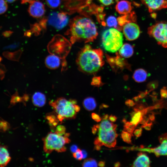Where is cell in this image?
I'll use <instances>...</instances> for the list:
<instances>
[{"label": "cell", "instance_id": "obj_1", "mask_svg": "<svg viewBox=\"0 0 167 167\" xmlns=\"http://www.w3.org/2000/svg\"><path fill=\"white\" fill-rule=\"evenodd\" d=\"M69 28L66 32L72 44L76 42L87 43L92 41L98 35L94 23L90 19L84 16L75 17L70 21Z\"/></svg>", "mask_w": 167, "mask_h": 167}, {"label": "cell", "instance_id": "obj_2", "mask_svg": "<svg viewBox=\"0 0 167 167\" xmlns=\"http://www.w3.org/2000/svg\"><path fill=\"white\" fill-rule=\"evenodd\" d=\"M103 52L100 49H93L87 44L81 49L76 59L78 69L87 74L97 72L104 64Z\"/></svg>", "mask_w": 167, "mask_h": 167}, {"label": "cell", "instance_id": "obj_3", "mask_svg": "<svg viewBox=\"0 0 167 167\" xmlns=\"http://www.w3.org/2000/svg\"><path fill=\"white\" fill-rule=\"evenodd\" d=\"M76 104L75 100H67L62 97L49 102V104L57 114V118L61 122L64 119L75 118L77 112L80 110V107Z\"/></svg>", "mask_w": 167, "mask_h": 167}, {"label": "cell", "instance_id": "obj_4", "mask_svg": "<svg viewBox=\"0 0 167 167\" xmlns=\"http://www.w3.org/2000/svg\"><path fill=\"white\" fill-rule=\"evenodd\" d=\"M69 135V133L61 135L55 132L49 133L42 139L44 151L47 154L54 151L58 152H65L66 148L65 145L71 141L68 138Z\"/></svg>", "mask_w": 167, "mask_h": 167}, {"label": "cell", "instance_id": "obj_5", "mask_svg": "<svg viewBox=\"0 0 167 167\" xmlns=\"http://www.w3.org/2000/svg\"><path fill=\"white\" fill-rule=\"evenodd\" d=\"M101 40L104 49L109 52L114 53L118 50L122 46L123 35L117 29L111 28L103 32Z\"/></svg>", "mask_w": 167, "mask_h": 167}, {"label": "cell", "instance_id": "obj_6", "mask_svg": "<svg viewBox=\"0 0 167 167\" xmlns=\"http://www.w3.org/2000/svg\"><path fill=\"white\" fill-rule=\"evenodd\" d=\"M148 33L159 45L167 48V23L161 22L155 24L148 28Z\"/></svg>", "mask_w": 167, "mask_h": 167}, {"label": "cell", "instance_id": "obj_7", "mask_svg": "<svg viewBox=\"0 0 167 167\" xmlns=\"http://www.w3.org/2000/svg\"><path fill=\"white\" fill-rule=\"evenodd\" d=\"M116 128L109 130L98 129V136L97 138L102 145L109 148L114 147L115 146L118 136Z\"/></svg>", "mask_w": 167, "mask_h": 167}, {"label": "cell", "instance_id": "obj_8", "mask_svg": "<svg viewBox=\"0 0 167 167\" xmlns=\"http://www.w3.org/2000/svg\"><path fill=\"white\" fill-rule=\"evenodd\" d=\"M159 139L161 144L156 148H137L136 150L154 153L157 157L163 155L167 156V133L161 135L159 138Z\"/></svg>", "mask_w": 167, "mask_h": 167}, {"label": "cell", "instance_id": "obj_9", "mask_svg": "<svg viewBox=\"0 0 167 167\" xmlns=\"http://www.w3.org/2000/svg\"><path fill=\"white\" fill-rule=\"evenodd\" d=\"M66 14L62 12L52 13L49 17V23L58 29L63 28L68 22V18Z\"/></svg>", "mask_w": 167, "mask_h": 167}, {"label": "cell", "instance_id": "obj_10", "mask_svg": "<svg viewBox=\"0 0 167 167\" xmlns=\"http://www.w3.org/2000/svg\"><path fill=\"white\" fill-rule=\"evenodd\" d=\"M123 32L126 39L129 41H133L139 36L140 30L139 26L134 22L128 23L123 27Z\"/></svg>", "mask_w": 167, "mask_h": 167}, {"label": "cell", "instance_id": "obj_11", "mask_svg": "<svg viewBox=\"0 0 167 167\" xmlns=\"http://www.w3.org/2000/svg\"><path fill=\"white\" fill-rule=\"evenodd\" d=\"M28 11L30 15L33 17H41L45 12L44 5L38 1H33L30 3Z\"/></svg>", "mask_w": 167, "mask_h": 167}, {"label": "cell", "instance_id": "obj_12", "mask_svg": "<svg viewBox=\"0 0 167 167\" xmlns=\"http://www.w3.org/2000/svg\"><path fill=\"white\" fill-rule=\"evenodd\" d=\"M150 12L167 7L166 0H142Z\"/></svg>", "mask_w": 167, "mask_h": 167}, {"label": "cell", "instance_id": "obj_13", "mask_svg": "<svg viewBox=\"0 0 167 167\" xmlns=\"http://www.w3.org/2000/svg\"><path fill=\"white\" fill-rule=\"evenodd\" d=\"M115 9L120 14L124 15L129 13L132 9L131 2L126 0H120L117 2Z\"/></svg>", "mask_w": 167, "mask_h": 167}, {"label": "cell", "instance_id": "obj_14", "mask_svg": "<svg viewBox=\"0 0 167 167\" xmlns=\"http://www.w3.org/2000/svg\"><path fill=\"white\" fill-rule=\"evenodd\" d=\"M60 58L54 54L48 56L45 58L46 66L50 69H55L59 67L61 63Z\"/></svg>", "mask_w": 167, "mask_h": 167}, {"label": "cell", "instance_id": "obj_15", "mask_svg": "<svg viewBox=\"0 0 167 167\" xmlns=\"http://www.w3.org/2000/svg\"><path fill=\"white\" fill-rule=\"evenodd\" d=\"M138 156L134 161L133 166L134 167H149L150 160L148 156L142 152L138 154Z\"/></svg>", "mask_w": 167, "mask_h": 167}, {"label": "cell", "instance_id": "obj_16", "mask_svg": "<svg viewBox=\"0 0 167 167\" xmlns=\"http://www.w3.org/2000/svg\"><path fill=\"white\" fill-rule=\"evenodd\" d=\"M32 100L33 105L39 107L44 106L46 102L45 95L40 92H35L32 96Z\"/></svg>", "mask_w": 167, "mask_h": 167}, {"label": "cell", "instance_id": "obj_17", "mask_svg": "<svg viewBox=\"0 0 167 167\" xmlns=\"http://www.w3.org/2000/svg\"><path fill=\"white\" fill-rule=\"evenodd\" d=\"M11 159V157L6 148L4 146H0V166H6Z\"/></svg>", "mask_w": 167, "mask_h": 167}, {"label": "cell", "instance_id": "obj_18", "mask_svg": "<svg viewBox=\"0 0 167 167\" xmlns=\"http://www.w3.org/2000/svg\"><path fill=\"white\" fill-rule=\"evenodd\" d=\"M117 19L118 24L120 27H121L128 23L134 22L136 20V18L135 13L132 12L120 16Z\"/></svg>", "mask_w": 167, "mask_h": 167}, {"label": "cell", "instance_id": "obj_19", "mask_svg": "<svg viewBox=\"0 0 167 167\" xmlns=\"http://www.w3.org/2000/svg\"><path fill=\"white\" fill-rule=\"evenodd\" d=\"M148 76L147 71L145 70L139 68L136 70L133 75L134 80L138 83H142L145 81Z\"/></svg>", "mask_w": 167, "mask_h": 167}, {"label": "cell", "instance_id": "obj_20", "mask_svg": "<svg viewBox=\"0 0 167 167\" xmlns=\"http://www.w3.org/2000/svg\"><path fill=\"white\" fill-rule=\"evenodd\" d=\"M144 115L142 110H139L137 108L134 109V112L131 115L132 118L131 122L136 126L143 120Z\"/></svg>", "mask_w": 167, "mask_h": 167}, {"label": "cell", "instance_id": "obj_21", "mask_svg": "<svg viewBox=\"0 0 167 167\" xmlns=\"http://www.w3.org/2000/svg\"><path fill=\"white\" fill-rule=\"evenodd\" d=\"M119 53L120 55L124 58H129L133 54V48L131 45L129 44H125L120 48Z\"/></svg>", "mask_w": 167, "mask_h": 167}, {"label": "cell", "instance_id": "obj_22", "mask_svg": "<svg viewBox=\"0 0 167 167\" xmlns=\"http://www.w3.org/2000/svg\"><path fill=\"white\" fill-rule=\"evenodd\" d=\"M83 105L86 109L90 111L93 110L96 108V103L93 98L88 97L84 100Z\"/></svg>", "mask_w": 167, "mask_h": 167}, {"label": "cell", "instance_id": "obj_23", "mask_svg": "<svg viewBox=\"0 0 167 167\" xmlns=\"http://www.w3.org/2000/svg\"><path fill=\"white\" fill-rule=\"evenodd\" d=\"M21 53V50H19L14 52L6 51L3 53L2 55L4 57L9 60L18 61L20 58Z\"/></svg>", "mask_w": 167, "mask_h": 167}, {"label": "cell", "instance_id": "obj_24", "mask_svg": "<svg viewBox=\"0 0 167 167\" xmlns=\"http://www.w3.org/2000/svg\"><path fill=\"white\" fill-rule=\"evenodd\" d=\"M39 23L35 24L32 26V28L30 30V32H32L35 34L39 33V32L42 29L45 28V24L46 20V19H43Z\"/></svg>", "mask_w": 167, "mask_h": 167}, {"label": "cell", "instance_id": "obj_25", "mask_svg": "<svg viewBox=\"0 0 167 167\" xmlns=\"http://www.w3.org/2000/svg\"><path fill=\"white\" fill-rule=\"evenodd\" d=\"M117 126L109 122L107 119H103L99 125L98 129L104 130H109L116 128Z\"/></svg>", "mask_w": 167, "mask_h": 167}, {"label": "cell", "instance_id": "obj_26", "mask_svg": "<svg viewBox=\"0 0 167 167\" xmlns=\"http://www.w3.org/2000/svg\"><path fill=\"white\" fill-rule=\"evenodd\" d=\"M106 24L108 27L118 28L117 19L114 16H110L107 18L106 20Z\"/></svg>", "mask_w": 167, "mask_h": 167}, {"label": "cell", "instance_id": "obj_27", "mask_svg": "<svg viewBox=\"0 0 167 167\" xmlns=\"http://www.w3.org/2000/svg\"><path fill=\"white\" fill-rule=\"evenodd\" d=\"M136 126L131 122H126L124 125V131L129 132L133 135V132Z\"/></svg>", "mask_w": 167, "mask_h": 167}, {"label": "cell", "instance_id": "obj_28", "mask_svg": "<svg viewBox=\"0 0 167 167\" xmlns=\"http://www.w3.org/2000/svg\"><path fill=\"white\" fill-rule=\"evenodd\" d=\"M83 167H97L96 161L92 158H88L85 160L82 164Z\"/></svg>", "mask_w": 167, "mask_h": 167}, {"label": "cell", "instance_id": "obj_29", "mask_svg": "<svg viewBox=\"0 0 167 167\" xmlns=\"http://www.w3.org/2000/svg\"><path fill=\"white\" fill-rule=\"evenodd\" d=\"M46 4L49 7L54 9L57 7L60 4V0H46Z\"/></svg>", "mask_w": 167, "mask_h": 167}, {"label": "cell", "instance_id": "obj_30", "mask_svg": "<svg viewBox=\"0 0 167 167\" xmlns=\"http://www.w3.org/2000/svg\"><path fill=\"white\" fill-rule=\"evenodd\" d=\"M121 136L124 142L128 143H131V133L123 131L121 133Z\"/></svg>", "mask_w": 167, "mask_h": 167}, {"label": "cell", "instance_id": "obj_31", "mask_svg": "<svg viewBox=\"0 0 167 167\" xmlns=\"http://www.w3.org/2000/svg\"><path fill=\"white\" fill-rule=\"evenodd\" d=\"M7 9V5L4 0H0V14L5 13Z\"/></svg>", "mask_w": 167, "mask_h": 167}, {"label": "cell", "instance_id": "obj_32", "mask_svg": "<svg viewBox=\"0 0 167 167\" xmlns=\"http://www.w3.org/2000/svg\"><path fill=\"white\" fill-rule=\"evenodd\" d=\"M73 157L77 160H81L83 159L82 151L79 149L78 148L75 152L73 153Z\"/></svg>", "mask_w": 167, "mask_h": 167}, {"label": "cell", "instance_id": "obj_33", "mask_svg": "<svg viewBox=\"0 0 167 167\" xmlns=\"http://www.w3.org/2000/svg\"><path fill=\"white\" fill-rule=\"evenodd\" d=\"M66 129L65 127L62 125H59L56 128L55 132L58 134L63 135L66 134Z\"/></svg>", "mask_w": 167, "mask_h": 167}, {"label": "cell", "instance_id": "obj_34", "mask_svg": "<svg viewBox=\"0 0 167 167\" xmlns=\"http://www.w3.org/2000/svg\"><path fill=\"white\" fill-rule=\"evenodd\" d=\"M21 98L18 95L17 92L15 93L11 96V104H15L16 103L20 101Z\"/></svg>", "mask_w": 167, "mask_h": 167}, {"label": "cell", "instance_id": "obj_35", "mask_svg": "<svg viewBox=\"0 0 167 167\" xmlns=\"http://www.w3.org/2000/svg\"><path fill=\"white\" fill-rule=\"evenodd\" d=\"M142 130L141 128L135 130L133 133L136 137H139L142 134Z\"/></svg>", "mask_w": 167, "mask_h": 167}, {"label": "cell", "instance_id": "obj_36", "mask_svg": "<svg viewBox=\"0 0 167 167\" xmlns=\"http://www.w3.org/2000/svg\"><path fill=\"white\" fill-rule=\"evenodd\" d=\"M92 117L93 120L97 122H100L101 120V118L100 116L95 113H92Z\"/></svg>", "mask_w": 167, "mask_h": 167}, {"label": "cell", "instance_id": "obj_37", "mask_svg": "<svg viewBox=\"0 0 167 167\" xmlns=\"http://www.w3.org/2000/svg\"><path fill=\"white\" fill-rule=\"evenodd\" d=\"M105 6H109L113 3V0H99Z\"/></svg>", "mask_w": 167, "mask_h": 167}, {"label": "cell", "instance_id": "obj_38", "mask_svg": "<svg viewBox=\"0 0 167 167\" xmlns=\"http://www.w3.org/2000/svg\"><path fill=\"white\" fill-rule=\"evenodd\" d=\"M160 94L162 98L167 97V90L165 88H162L160 92Z\"/></svg>", "mask_w": 167, "mask_h": 167}, {"label": "cell", "instance_id": "obj_39", "mask_svg": "<svg viewBox=\"0 0 167 167\" xmlns=\"http://www.w3.org/2000/svg\"><path fill=\"white\" fill-rule=\"evenodd\" d=\"M12 32L11 31H6L4 32L2 34L5 37H9L11 36L12 33Z\"/></svg>", "mask_w": 167, "mask_h": 167}, {"label": "cell", "instance_id": "obj_40", "mask_svg": "<svg viewBox=\"0 0 167 167\" xmlns=\"http://www.w3.org/2000/svg\"><path fill=\"white\" fill-rule=\"evenodd\" d=\"M125 103L127 105L130 106H133L135 105L134 102L131 100H127L126 101Z\"/></svg>", "mask_w": 167, "mask_h": 167}, {"label": "cell", "instance_id": "obj_41", "mask_svg": "<svg viewBox=\"0 0 167 167\" xmlns=\"http://www.w3.org/2000/svg\"><path fill=\"white\" fill-rule=\"evenodd\" d=\"M78 149L77 146L75 145H72L70 148V149L71 152L72 153L75 152Z\"/></svg>", "mask_w": 167, "mask_h": 167}, {"label": "cell", "instance_id": "obj_42", "mask_svg": "<svg viewBox=\"0 0 167 167\" xmlns=\"http://www.w3.org/2000/svg\"><path fill=\"white\" fill-rule=\"evenodd\" d=\"M109 119L110 121L112 122H115L117 119V118L115 116L111 115L109 117Z\"/></svg>", "mask_w": 167, "mask_h": 167}, {"label": "cell", "instance_id": "obj_43", "mask_svg": "<svg viewBox=\"0 0 167 167\" xmlns=\"http://www.w3.org/2000/svg\"><path fill=\"white\" fill-rule=\"evenodd\" d=\"M38 0H21V1L22 4H24L27 2L30 3L33 1Z\"/></svg>", "mask_w": 167, "mask_h": 167}, {"label": "cell", "instance_id": "obj_44", "mask_svg": "<svg viewBox=\"0 0 167 167\" xmlns=\"http://www.w3.org/2000/svg\"><path fill=\"white\" fill-rule=\"evenodd\" d=\"M97 131V128H96L95 126L92 128V133L95 135L96 132Z\"/></svg>", "mask_w": 167, "mask_h": 167}, {"label": "cell", "instance_id": "obj_45", "mask_svg": "<svg viewBox=\"0 0 167 167\" xmlns=\"http://www.w3.org/2000/svg\"><path fill=\"white\" fill-rule=\"evenodd\" d=\"M98 165L100 167H104L105 165V163L103 161H100L98 164Z\"/></svg>", "mask_w": 167, "mask_h": 167}, {"label": "cell", "instance_id": "obj_46", "mask_svg": "<svg viewBox=\"0 0 167 167\" xmlns=\"http://www.w3.org/2000/svg\"><path fill=\"white\" fill-rule=\"evenodd\" d=\"M82 151L83 155V159H84L87 156V152L85 150H83Z\"/></svg>", "mask_w": 167, "mask_h": 167}, {"label": "cell", "instance_id": "obj_47", "mask_svg": "<svg viewBox=\"0 0 167 167\" xmlns=\"http://www.w3.org/2000/svg\"><path fill=\"white\" fill-rule=\"evenodd\" d=\"M108 118V114H105L102 117V119H107Z\"/></svg>", "mask_w": 167, "mask_h": 167}, {"label": "cell", "instance_id": "obj_48", "mask_svg": "<svg viewBox=\"0 0 167 167\" xmlns=\"http://www.w3.org/2000/svg\"><path fill=\"white\" fill-rule=\"evenodd\" d=\"M120 163L119 162H117L114 164V167H118L120 166Z\"/></svg>", "mask_w": 167, "mask_h": 167}, {"label": "cell", "instance_id": "obj_49", "mask_svg": "<svg viewBox=\"0 0 167 167\" xmlns=\"http://www.w3.org/2000/svg\"><path fill=\"white\" fill-rule=\"evenodd\" d=\"M95 149L96 150H98L100 149V146L98 145H95Z\"/></svg>", "mask_w": 167, "mask_h": 167}, {"label": "cell", "instance_id": "obj_50", "mask_svg": "<svg viewBox=\"0 0 167 167\" xmlns=\"http://www.w3.org/2000/svg\"><path fill=\"white\" fill-rule=\"evenodd\" d=\"M7 2L9 3H12L16 0H5Z\"/></svg>", "mask_w": 167, "mask_h": 167}, {"label": "cell", "instance_id": "obj_51", "mask_svg": "<svg viewBox=\"0 0 167 167\" xmlns=\"http://www.w3.org/2000/svg\"><path fill=\"white\" fill-rule=\"evenodd\" d=\"M103 106L104 108H107L108 107V106L106 105H103Z\"/></svg>", "mask_w": 167, "mask_h": 167}, {"label": "cell", "instance_id": "obj_52", "mask_svg": "<svg viewBox=\"0 0 167 167\" xmlns=\"http://www.w3.org/2000/svg\"><path fill=\"white\" fill-rule=\"evenodd\" d=\"M2 58L0 56V62H1V61H2Z\"/></svg>", "mask_w": 167, "mask_h": 167}, {"label": "cell", "instance_id": "obj_53", "mask_svg": "<svg viewBox=\"0 0 167 167\" xmlns=\"http://www.w3.org/2000/svg\"><path fill=\"white\" fill-rule=\"evenodd\" d=\"M87 1H91V0H86Z\"/></svg>", "mask_w": 167, "mask_h": 167}, {"label": "cell", "instance_id": "obj_54", "mask_svg": "<svg viewBox=\"0 0 167 167\" xmlns=\"http://www.w3.org/2000/svg\"></svg>", "mask_w": 167, "mask_h": 167}]
</instances>
